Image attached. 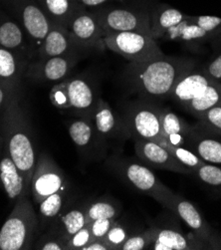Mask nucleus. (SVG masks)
Masks as SVG:
<instances>
[{
    "mask_svg": "<svg viewBox=\"0 0 221 250\" xmlns=\"http://www.w3.org/2000/svg\"><path fill=\"white\" fill-rule=\"evenodd\" d=\"M0 144L7 149L30 189L39 155L36 152L21 87L12 91L3 107L0 109Z\"/></svg>",
    "mask_w": 221,
    "mask_h": 250,
    "instance_id": "f257e3e1",
    "label": "nucleus"
},
{
    "mask_svg": "<svg viewBox=\"0 0 221 250\" xmlns=\"http://www.w3.org/2000/svg\"><path fill=\"white\" fill-rule=\"evenodd\" d=\"M195 67L193 59L163 55L145 62H130L122 76L131 92L154 101L169 98L179 79Z\"/></svg>",
    "mask_w": 221,
    "mask_h": 250,
    "instance_id": "f03ea898",
    "label": "nucleus"
},
{
    "mask_svg": "<svg viewBox=\"0 0 221 250\" xmlns=\"http://www.w3.org/2000/svg\"><path fill=\"white\" fill-rule=\"evenodd\" d=\"M39 229V218L29 195L21 196L0 229V250L32 249Z\"/></svg>",
    "mask_w": 221,
    "mask_h": 250,
    "instance_id": "7ed1b4c3",
    "label": "nucleus"
},
{
    "mask_svg": "<svg viewBox=\"0 0 221 250\" xmlns=\"http://www.w3.org/2000/svg\"><path fill=\"white\" fill-rule=\"evenodd\" d=\"M93 12L105 34L141 32L151 35L150 9L142 4L122 7L105 5Z\"/></svg>",
    "mask_w": 221,
    "mask_h": 250,
    "instance_id": "20e7f679",
    "label": "nucleus"
},
{
    "mask_svg": "<svg viewBox=\"0 0 221 250\" xmlns=\"http://www.w3.org/2000/svg\"><path fill=\"white\" fill-rule=\"evenodd\" d=\"M159 203L181 218L192 230V233L202 241L208 249H221V234L210 226L200 209L188 199L169 190Z\"/></svg>",
    "mask_w": 221,
    "mask_h": 250,
    "instance_id": "39448f33",
    "label": "nucleus"
},
{
    "mask_svg": "<svg viewBox=\"0 0 221 250\" xmlns=\"http://www.w3.org/2000/svg\"><path fill=\"white\" fill-rule=\"evenodd\" d=\"M161 107L151 100L139 99L127 104L121 116L130 137L158 141L161 138Z\"/></svg>",
    "mask_w": 221,
    "mask_h": 250,
    "instance_id": "423d86ee",
    "label": "nucleus"
},
{
    "mask_svg": "<svg viewBox=\"0 0 221 250\" xmlns=\"http://www.w3.org/2000/svg\"><path fill=\"white\" fill-rule=\"evenodd\" d=\"M2 8L22 25L30 41L33 59H37L38 50L53 25L51 21L36 0H11Z\"/></svg>",
    "mask_w": 221,
    "mask_h": 250,
    "instance_id": "0eeeda50",
    "label": "nucleus"
},
{
    "mask_svg": "<svg viewBox=\"0 0 221 250\" xmlns=\"http://www.w3.org/2000/svg\"><path fill=\"white\" fill-rule=\"evenodd\" d=\"M106 48L130 62H145L163 56L157 40L141 32L105 34Z\"/></svg>",
    "mask_w": 221,
    "mask_h": 250,
    "instance_id": "6e6552de",
    "label": "nucleus"
},
{
    "mask_svg": "<svg viewBox=\"0 0 221 250\" xmlns=\"http://www.w3.org/2000/svg\"><path fill=\"white\" fill-rule=\"evenodd\" d=\"M110 166L126 184L137 191L155 198L157 202L170 190L147 166L119 158L110 160Z\"/></svg>",
    "mask_w": 221,
    "mask_h": 250,
    "instance_id": "1a4fd4ad",
    "label": "nucleus"
},
{
    "mask_svg": "<svg viewBox=\"0 0 221 250\" xmlns=\"http://www.w3.org/2000/svg\"><path fill=\"white\" fill-rule=\"evenodd\" d=\"M69 183L62 168L46 153H40L30 185V195L39 205L59 190H68Z\"/></svg>",
    "mask_w": 221,
    "mask_h": 250,
    "instance_id": "9d476101",
    "label": "nucleus"
},
{
    "mask_svg": "<svg viewBox=\"0 0 221 250\" xmlns=\"http://www.w3.org/2000/svg\"><path fill=\"white\" fill-rule=\"evenodd\" d=\"M67 29L74 42L82 50L103 52L106 49L105 32L93 11L77 8L68 23Z\"/></svg>",
    "mask_w": 221,
    "mask_h": 250,
    "instance_id": "9b49d317",
    "label": "nucleus"
},
{
    "mask_svg": "<svg viewBox=\"0 0 221 250\" xmlns=\"http://www.w3.org/2000/svg\"><path fill=\"white\" fill-rule=\"evenodd\" d=\"M80 57V54H74L35 59L29 62L25 77L36 82L59 83L67 79L74 67L79 62Z\"/></svg>",
    "mask_w": 221,
    "mask_h": 250,
    "instance_id": "f8f14e48",
    "label": "nucleus"
},
{
    "mask_svg": "<svg viewBox=\"0 0 221 250\" xmlns=\"http://www.w3.org/2000/svg\"><path fill=\"white\" fill-rule=\"evenodd\" d=\"M95 129L102 144L121 143L130 137L124 121L101 97L98 98L93 116Z\"/></svg>",
    "mask_w": 221,
    "mask_h": 250,
    "instance_id": "ddd939ff",
    "label": "nucleus"
},
{
    "mask_svg": "<svg viewBox=\"0 0 221 250\" xmlns=\"http://www.w3.org/2000/svg\"><path fill=\"white\" fill-rule=\"evenodd\" d=\"M135 152L147 167L173 172L192 174L193 170L179 162L161 144L143 139H135Z\"/></svg>",
    "mask_w": 221,
    "mask_h": 250,
    "instance_id": "4468645a",
    "label": "nucleus"
},
{
    "mask_svg": "<svg viewBox=\"0 0 221 250\" xmlns=\"http://www.w3.org/2000/svg\"><path fill=\"white\" fill-rule=\"evenodd\" d=\"M0 46L31 62L33 59L29 38L22 25L5 9L0 8Z\"/></svg>",
    "mask_w": 221,
    "mask_h": 250,
    "instance_id": "2eb2a0df",
    "label": "nucleus"
},
{
    "mask_svg": "<svg viewBox=\"0 0 221 250\" xmlns=\"http://www.w3.org/2000/svg\"><path fill=\"white\" fill-rule=\"evenodd\" d=\"M70 99V110L79 116L93 121L98 98L91 83L82 77L66 79Z\"/></svg>",
    "mask_w": 221,
    "mask_h": 250,
    "instance_id": "dca6fc26",
    "label": "nucleus"
},
{
    "mask_svg": "<svg viewBox=\"0 0 221 250\" xmlns=\"http://www.w3.org/2000/svg\"><path fill=\"white\" fill-rule=\"evenodd\" d=\"M185 146L204 163L221 166V138L208 133L199 124L191 127Z\"/></svg>",
    "mask_w": 221,
    "mask_h": 250,
    "instance_id": "f3484780",
    "label": "nucleus"
},
{
    "mask_svg": "<svg viewBox=\"0 0 221 250\" xmlns=\"http://www.w3.org/2000/svg\"><path fill=\"white\" fill-rule=\"evenodd\" d=\"M0 153V184L6 195L14 202L21 196L30 195V189L26 185L23 173L15 165L3 145H1Z\"/></svg>",
    "mask_w": 221,
    "mask_h": 250,
    "instance_id": "a211bd4d",
    "label": "nucleus"
},
{
    "mask_svg": "<svg viewBox=\"0 0 221 250\" xmlns=\"http://www.w3.org/2000/svg\"><path fill=\"white\" fill-rule=\"evenodd\" d=\"M81 51L82 49L74 42L67 27L52 25L38 50L37 59L80 54Z\"/></svg>",
    "mask_w": 221,
    "mask_h": 250,
    "instance_id": "6ab92c4d",
    "label": "nucleus"
},
{
    "mask_svg": "<svg viewBox=\"0 0 221 250\" xmlns=\"http://www.w3.org/2000/svg\"><path fill=\"white\" fill-rule=\"evenodd\" d=\"M211 82L202 69L195 67L179 79L169 98L184 108L191 100L201 95Z\"/></svg>",
    "mask_w": 221,
    "mask_h": 250,
    "instance_id": "aec40b11",
    "label": "nucleus"
},
{
    "mask_svg": "<svg viewBox=\"0 0 221 250\" xmlns=\"http://www.w3.org/2000/svg\"><path fill=\"white\" fill-rule=\"evenodd\" d=\"M86 206L87 202H70L53 222L52 227L48 230L52 231L67 243L68 239L74 233L79 231L89 223L86 212Z\"/></svg>",
    "mask_w": 221,
    "mask_h": 250,
    "instance_id": "412c9836",
    "label": "nucleus"
},
{
    "mask_svg": "<svg viewBox=\"0 0 221 250\" xmlns=\"http://www.w3.org/2000/svg\"><path fill=\"white\" fill-rule=\"evenodd\" d=\"M151 250H200L207 246L192 234H184L179 228L159 227Z\"/></svg>",
    "mask_w": 221,
    "mask_h": 250,
    "instance_id": "4be33fe9",
    "label": "nucleus"
},
{
    "mask_svg": "<svg viewBox=\"0 0 221 250\" xmlns=\"http://www.w3.org/2000/svg\"><path fill=\"white\" fill-rule=\"evenodd\" d=\"M29 60L0 46V83L13 88L21 87Z\"/></svg>",
    "mask_w": 221,
    "mask_h": 250,
    "instance_id": "5701e85b",
    "label": "nucleus"
},
{
    "mask_svg": "<svg viewBox=\"0 0 221 250\" xmlns=\"http://www.w3.org/2000/svg\"><path fill=\"white\" fill-rule=\"evenodd\" d=\"M191 126L173 111L163 108L161 118V138L156 142H165L176 146H185Z\"/></svg>",
    "mask_w": 221,
    "mask_h": 250,
    "instance_id": "b1692460",
    "label": "nucleus"
},
{
    "mask_svg": "<svg viewBox=\"0 0 221 250\" xmlns=\"http://www.w3.org/2000/svg\"><path fill=\"white\" fill-rule=\"evenodd\" d=\"M68 132L71 140L82 153H90L92 149L105 146L97 134L92 120L79 118L68 124Z\"/></svg>",
    "mask_w": 221,
    "mask_h": 250,
    "instance_id": "393cba45",
    "label": "nucleus"
},
{
    "mask_svg": "<svg viewBox=\"0 0 221 250\" xmlns=\"http://www.w3.org/2000/svg\"><path fill=\"white\" fill-rule=\"evenodd\" d=\"M150 16L151 36L156 40L161 39L167 30L189 17V15L167 4H157L150 8Z\"/></svg>",
    "mask_w": 221,
    "mask_h": 250,
    "instance_id": "a878e982",
    "label": "nucleus"
},
{
    "mask_svg": "<svg viewBox=\"0 0 221 250\" xmlns=\"http://www.w3.org/2000/svg\"><path fill=\"white\" fill-rule=\"evenodd\" d=\"M161 39L165 41L180 42L189 46H199L216 38L210 33L204 31L199 25L190 21L188 17L178 24L177 26L167 30Z\"/></svg>",
    "mask_w": 221,
    "mask_h": 250,
    "instance_id": "bb28decb",
    "label": "nucleus"
},
{
    "mask_svg": "<svg viewBox=\"0 0 221 250\" xmlns=\"http://www.w3.org/2000/svg\"><path fill=\"white\" fill-rule=\"evenodd\" d=\"M71 202L68 190H59L47 196L39 204V224L43 229H49L65 207Z\"/></svg>",
    "mask_w": 221,
    "mask_h": 250,
    "instance_id": "cd10ccee",
    "label": "nucleus"
},
{
    "mask_svg": "<svg viewBox=\"0 0 221 250\" xmlns=\"http://www.w3.org/2000/svg\"><path fill=\"white\" fill-rule=\"evenodd\" d=\"M39 6L53 25L67 27L68 23L78 8L73 0H36Z\"/></svg>",
    "mask_w": 221,
    "mask_h": 250,
    "instance_id": "c85d7f7f",
    "label": "nucleus"
},
{
    "mask_svg": "<svg viewBox=\"0 0 221 250\" xmlns=\"http://www.w3.org/2000/svg\"><path fill=\"white\" fill-rule=\"evenodd\" d=\"M217 105H221V84L212 81L201 95L191 100L183 109L199 118Z\"/></svg>",
    "mask_w": 221,
    "mask_h": 250,
    "instance_id": "c756f323",
    "label": "nucleus"
},
{
    "mask_svg": "<svg viewBox=\"0 0 221 250\" xmlns=\"http://www.w3.org/2000/svg\"><path fill=\"white\" fill-rule=\"evenodd\" d=\"M121 208L120 204L110 196H101L87 202L86 212L88 221H94L102 218H118L121 214Z\"/></svg>",
    "mask_w": 221,
    "mask_h": 250,
    "instance_id": "7c9ffc66",
    "label": "nucleus"
},
{
    "mask_svg": "<svg viewBox=\"0 0 221 250\" xmlns=\"http://www.w3.org/2000/svg\"><path fill=\"white\" fill-rule=\"evenodd\" d=\"M192 174L221 195V166L203 163L193 170Z\"/></svg>",
    "mask_w": 221,
    "mask_h": 250,
    "instance_id": "2f4dec72",
    "label": "nucleus"
},
{
    "mask_svg": "<svg viewBox=\"0 0 221 250\" xmlns=\"http://www.w3.org/2000/svg\"><path fill=\"white\" fill-rule=\"evenodd\" d=\"M159 227L152 226L141 232L132 234L122 244L121 250H143L149 249L158 233Z\"/></svg>",
    "mask_w": 221,
    "mask_h": 250,
    "instance_id": "473e14b6",
    "label": "nucleus"
},
{
    "mask_svg": "<svg viewBox=\"0 0 221 250\" xmlns=\"http://www.w3.org/2000/svg\"><path fill=\"white\" fill-rule=\"evenodd\" d=\"M162 145L167 151L173 155L179 162H181L185 167L194 170L196 167H199L204 162L199 157L196 156L191 149L186 146H176L173 145H169L165 142H157Z\"/></svg>",
    "mask_w": 221,
    "mask_h": 250,
    "instance_id": "72a5a7b5",
    "label": "nucleus"
},
{
    "mask_svg": "<svg viewBox=\"0 0 221 250\" xmlns=\"http://www.w3.org/2000/svg\"><path fill=\"white\" fill-rule=\"evenodd\" d=\"M200 126L208 133L221 138V105H217L199 118Z\"/></svg>",
    "mask_w": 221,
    "mask_h": 250,
    "instance_id": "f704fd0d",
    "label": "nucleus"
},
{
    "mask_svg": "<svg viewBox=\"0 0 221 250\" xmlns=\"http://www.w3.org/2000/svg\"><path fill=\"white\" fill-rule=\"evenodd\" d=\"M131 235V232L124 224L117 220L104 237V240L111 250H121L122 244Z\"/></svg>",
    "mask_w": 221,
    "mask_h": 250,
    "instance_id": "c9c22d12",
    "label": "nucleus"
},
{
    "mask_svg": "<svg viewBox=\"0 0 221 250\" xmlns=\"http://www.w3.org/2000/svg\"><path fill=\"white\" fill-rule=\"evenodd\" d=\"M49 97H50V101L55 108L60 110H70L71 104L66 80L55 84V86L52 87Z\"/></svg>",
    "mask_w": 221,
    "mask_h": 250,
    "instance_id": "e433bc0d",
    "label": "nucleus"
},
{
    "mask_svg": "<svg viewBox=\"0 0 221 250\" xmlns=\"http://www.w3.org/2000/svg\"><path fill=\"white\" fill-rule=\"evenodd\" d=\"M189 20L199 25L204 31L213 35L216 39L221 37V18L217 16H189Z\"/></svg>",
    "mask_w": 221,
    "mask_h": 250,
    "instance_id": "4c0bfd02",
    "label": "nucleus"
},
{
    "mask_svg": "<svg viewBox=\"0 0 221 250\" xmlns=\"http://www.w3.org/2000/svg\"><path fill=\"white\" fill-rule=\"evenodd\" d=\"M34 249L39 250H67L66 241L50 230H47L33 244Z\"/></svg>",
    "mask_w": 221,
    "mask_h": 250,
    "instance_id": "58836bf2",
    "label": "nucleus"
},
{
    "mask_svg": "<svg viewBox=\"0 0 221 250\" xmlns=\"http://www.w3.org/2000/svg\"><path fill=\"white\" fill-rule=\"evenodd\" d=\"M92 241V235L90 228L87 224L76 233H74L67 241V250H83V248Z\"/></svg>",
    "mask_w": 221,
    "mask_h": 250,
    "instance_id": "ea45409f",
    "label": "nucleus"
},
{
    "mask_svg": "<svg viewBox=\"0 0 221 250\" xmlns=\"http://www.w3.org/2000/svg\"><path fill=\"white\" fill-rule=\"evenodd\" d=\"M118 218H102L91 221L88 226L91 230L92 240L93 239H104L108 231L114 226Z\"/></svg>",
    "mask_w": 221,
    "mask_h": 250,
    "instance_id": "a19ab883",
    "label": "nucleus"
},
{
    "mask_svg": "<svg viewBox=\"0 0 221 250\" xmlns=\"http://www.w3.org/2000/svg\"><path fill=\"white\" fill-rule=\"evenodd\" d=\"M202 70L212 81L221 84V52L215 55Z\"/></svg>",
    "mask_w": 221,
    "mask_h": 250,
    "instance_id": "79ce46f5",
    "label": "nucleus"
},
{
    "mask_svg": "<svg viewBox=\"0 0 221 250\" xmlns=\"http://www.w3.org/2000/svg\"><path fill=\"white\" fill-rule=\"evenodd\" d=\"M76 6L81 9H86L89 11H94L99 9L110 2L119 1V0H73Z\"/></svg>",
    "mask_w": 221,
    "mask_h": 250,
    "instance_id": "37998d69",
    "label": "nucleus"
},
{
    "mask_svg": "<svg viewBox=\"0 0 221 250\" xmlns=\"http://www.w3.org/2000/svg\"><path fill=\"white\" fill-rule=\"evenodd\" d=\"M83 250H111L104 239H93Z\"/></svg>",
    "mask_w": 221,
    "mask_h": 250,
    "instance_id": "c03bdc74",
    "label": "nucleus"
},
{
    "mask_svg": "<svg viewBox=\"0 0 221 250\" xmlns=\"http://www.w3.org/2000/svg\"><path fill=\"white\" fill-rule=\"evenodd\" d=\"M14 89H16V88H13V87H10L8 85L0 83V109L3 107V105L5 104V102L7 101V99L9 98L10 94L12 93V91Z\"/></svg>",
    "mask_w": 221,
    "mask_h": 250,
    "instance_id": "a18cd8bd",
    "label": "nucleus"
},
{
    "mask_svg": "<svg viewBox=\"0 0 221 250\" xmlns=\"http://www.w3.org/2000/svg\"><path fill=\"white\" fill-rule=\"evenodd\" d=\"M119 2H131L133 4H143L144 0H119Z\"/></svg>",
    "mask_w": 221,
    "mask_h": 250,
    "instance_id": "49530a36",
    "label": "nucleus"
},
{
    "mask_svg": "<svg viewBox=\"0 0 221 250\" xmlns=\"http://www.w3.org/2000/svg\"><path fill=\"white\" fill-rule=\"evenodd\" d=\"M10 1H11V0H0V6L3 7V6H5Z\"/></svg>",
    "mask_w": 221,
    "mask_h": 250,
    "instance_id": "de8ad7c7",
    "label": "nucleus"
}]
</instances>
